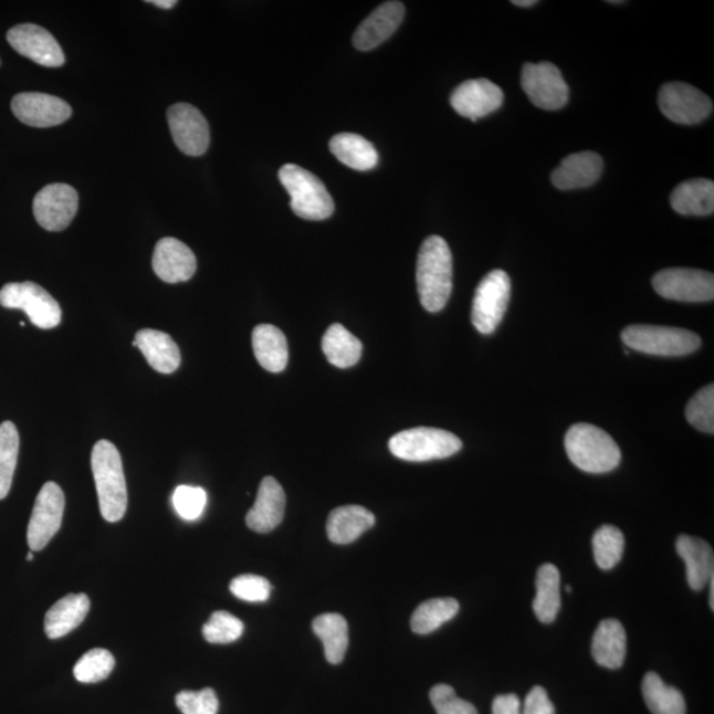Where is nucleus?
Returning a JSON list of instances; mask_svg holds the SVG:
<instances>
[{
    "instance_id": "1",
    "label": "nucleus",
    "mask_w": 714,
    "mask_h": 714,
    "mask_svg": "<svg viewBox=\"0 0 714 714\" xmlns=\"http://www.w3.org/2000/svg\"><path fill=\"white\" fill-rule=\"evenodd\" d=\"M417 288L421 305L429 313L441 312L453 292V255L440 235H430L421 245Z\"/></svg>"
},
{
    "instance_id": "2",
    "label": "nucleus",
    "mask_w": 714,
    "mask_h": 714,
    "mask_svg": "<svg viewBox=\"0 0 714 714\" xmlns=\"http://www.w3.org/2000/svg\"><path fill=\"white\" fill-rule=\"evenodd\" d=\"M92 470L101 515L109 523L123 521L127 510V487L123 460L112 442L101 440L94 444Z\"/></svg>"
},
{
    "instance_id": "3",
    "label": "nucleus",
    "mask_w": 714,
    "mask_h": 714,
    "mask_svg": "<svg viewBox=\"0 0 714 714\" xmlns=\"http://www.w3.org/2000/svg\"><path fill=\"white\" fill-rule=\"evenodd\" d=\"M565 450L573 464L590 474L610 473L622 460L621 449L611 435L590 423H576L568 430Z\"/></svg>"
},
{
    "instance_id": "4",
    "label": "nucleus",
    "mask_w": 714,
    "mask_h": 714,
    "mask_svg": "<svg viewBox=\"0 0 714 714\" xmlns=\"http://www.w3.org/2000/svg\"><path fill=\"white\" fill-rule=\"evenodd\" d=\"M279 177L292 199L290 206L298 218L321 221L334 213L332 195L314 174L290 164L281 168Z\"/></svg>"
},
{
    "instance_id": "5",
    "label": "nucleus",
    "mask_w": 714,
    "mask_h": 714,
    "mask_svg": "<svg viewBox=\"0 0 714 714\" xmlns=\"http://www.w3.org/2000/svg\"><path fill=\"white\" fill-rule=\"evenodd\" d=\"M462 447L460 437L435 428L403 430L389 440L390 453L408 462L443 460L456 454Z\"/></svg>"
},
{
    "instance_id": "6",
    "label": "nucleus",
    "mask_w": 714,
    "mask_h": 714,
    "mask_svg": "<svg viewBox=\"0 0 714 714\" xmlns=\"http://www.w3.org/2000/svg\"><path fill=\"white\" fill-rule=\"evenodd\" d=\"M626 346L638 353L657 356H685L696 353L702 339L684 328L632 325L623 329Z\"/></svg>"
},
{
    "instance_id": "7",
    "label": "nucleus",
    "mask_w": 714,
    "mask_h": 714,
    "mask_svg": "<svg viewBox=\"0 0 714 714\" xmlns=\"http://www.w3.org/2000/svg\"><path fill=\"white\" fill-rule=\"evenodd\" d=\"M0 305L18 308L29 316L33 326L55 328L62 323V307L45 288L35 282H12L0 290Z\"/></svg>"
},
{
    "instance_id": "8",
    "label": "nucleus",
    "mask_w": 714,
    "mask_h": 714,
    "mask_svg": "<svg viewBox=\"0 0 714 714\" xmlns=\"http://www.w3.org/2000/svg\"><path fill=\"white\" fill-rule=\"evenodd\" d=\"M511 296L510 275L501 269L490 272L475 290L471 321L483 335H490L501 325Z\"/></svg>"
},
{
    "instance_id": "9",
    "label": "nucleus",
    "mask_w": 714,
    "mask_h": 714,
    "mask_svg": "<svg viewBox=\"0 0 714 714\" xmlns=\"http://www.w3.org/2000/svg\"><path fill=\"white\" fill-rule=\"evenodd\" d=\"M65 496L55 482H46L36 497L27 529V542L32 552L43 550L62 527Z\"/></svg>"
},
{
    "instance_id": "10",
    "label": "nucleus",
    "mask_w": 714,
    "mask_h": 714,
    "mask_svg": "<svg viewBox=\"0 0 714 714\" xmlns=\"http://www.w3.org/2000/svg\"><path fill=\"white\" fill-rule=\"evenodd\" d=\"M652 286L665 300L711 302L714 298V275L697 269H664L653 275Z\"/></svg>"
},
{
    "instance_id": "11",
    "label": "nucleus",
    "mask_w": 714,
    "mask_h": 714,
    "mask_svg": "<svg viewBox=\"0 0 714 714\" xmlns=\"http://www.w3.org/2000/svg\"><path fill=\"white\" fill-rule=\"evenodd\" d=\"M658 104L664 116L679 125L703 123L713 111L712 99L706 94L678 81L660 87Z\"/></svg>"
},
{
    "instance_id": "12",
    "label": "nucleus",
    "mask_w": 714,
    "mask_h": 714,
    "mask_svg": "<svg viewBox=\"0 0 714 714\" xmlns=\"http://www.w3.org/2000/svg\"><path fill=\"white\" fill-rule=\"evenodd\" d=\"M522 87L532 104L543 111H560L569 101V86L560 70L552 63L525 64Z\"/></svg>"
},
{
    "instance_id": "13",
    "label": "nucleus",
    "mask_w": 714,
    "mask_h": 714,
    "mask_svg": "<svg viewBox=\"0 0 714 714\" xmlns=\"http://www.w3.org/2000/svg\"><path fill=\"white\" fill-rule=\"evenodd\" d=\"M168 126L179 150L190 157L206 154L211 143L210 126L203 114L190 104H175L167 112Z\"/></svg>"
},
{
    "instance_id": "14",
    "label": "nucleus",
    "mask_w": 714,
    "mask_h": 714,
    "mask_svg": "<svg viewBox=\"0 0 714 714\" xmlns=\"http://www.w3.org/2000/svg\"><path fill=\"white\" fill-rule=\"evenodd\" d=\"M78 210V195L63 183L49 185L33 199V214L45 231L60 232L69 228Z\"/></svg>"
},
{
    "instance_id": "15",
    "label": "nucleus",
    "mask_w": 714,
    "mask_h": 714,
    "mask_svg": "<svg viewBox=\"0 0 714 714\" xmlns=\"http://www.w3.org/2000/svg\"><path fill=\"white\" fill-rule=\"evenodd\" d=\"M7 42L20 55L46 69H59L65 63L64 52L52 33L36 24H19L7 32Z\"/></svg>"
},
{
    "instance_id": "16",
    "label": "nucleus",
    "mask_w": 714,
    "mask_h": 714,
    "mask_svg": "<svg viewBox=\"0 0 714 714\" xmlns=\"http://www.w3.org/2000/svg\"><path fill=\"white\" fill-rule=\"evenodd\" d=\"M503 101L504 94L501 87L487 78L464 81L455 87L450 97L453 109L474 123L500 109Z\"/></svg>"
},
{
    "instance_id": "17",
    "label": "nucleus",
    "mask_w": 714,
    "mask_h": 714,
    "mask_svg": "<svg viewBox=\"0 0 714 714\" xmlns=\"http://www.w3.org/2000/svg\"><path fill=\"white\" fill-rule=\"evenodd\" d=\"M12 113L32 127L62 125L72 116V107L64 99L45 93H20L12 98Z\"/></svg>"
},
{
    "instance_id": "18",
    "label": "nucleus",
    "mask_w": 714,
    "mask_h": 714,
    "mask_svg": "<svg viewBox=\"0 0 714 714\" xmlns=\"http://www.w3.org/2000/svg\"><path fill=\"white\" fill-rule=\"evenodd\" d=\"M198 262L193 252L185 242L174 238L158 241L153 254L155 274L167 284H178L193 277Z\"/></svg>"
},
{
    "instance_id": "19",
    "label": "nucleus",
    "mask_w": 714,
    "mask_h": 714,
    "mask_svg": "<svg viewBox=\"0 0 714 714\" xmlns=\"http://www.w3.org/2000/svg\"><path fill=\"white\" fill-rule=\"evenodd\" d=\"M403 15H406V7L401 2L380 4L357 27L354 45L364 52L377 49L399 29Z\"/></svg>"
},
{
    "instance_id": "20",
    "label": "nucleus",
    "mask_w": 714,
    "mask_h": 714,
    "mask_svg": "<svg viewBox=\"0 0 714 714\" xmlns=\"http://www.w3.org/2000/svg\"><path fill=\"white\" fill-rule=\"evenodd\" d=\"M286 495L284 489L273 476L261 482L258 500L246 515V525L259 534H267L284 521Z\"/></svg>"
},
{
    "instance_id": "21",
    "label": "nucleus",
    "mask_w": 714,
    "mask_h": 714,
    "mask_svg": "<svg viewBox=\"0 0 714 714\" xmlns=\"http://www.w3.org/2000/svg\"><path fill=\"white\" fill-rule=\"evenodd\" d=\"M602 171V158L597 153L582 151L565 158L550 179L558 190H578L595 185Z\"/></svg>"
},
{
    "instance_id": "22",
    "label": "nucleus",
    "mask_w": 714,
    "mask_h": 714,
    "mask_svg": "<svg viewBox=\"0 0 714 714\" xmlns=\"http://www.w3.org/2000/svg\"><path fill=\"white\" fill-rule=\"evenodd\" d=\"M676 550L686 565V579L695 591L703 590L714 577V556L711 545L703 538L682 535Z\"/></svg>"
},
{
    "instance_id": "23",
    "label": "nucleus",
    "mask_w": 714,
    "mask_h": 714,
    "mask_svg": "<svg viewBox=\"0 0 714 714\" xmlns=\"http://www.w3.org/2000/svg\"><path fill=\"white\" fill-rule=\"evenodd\" d=\"M144 354L150 367L159 374H174L180 366V349L166 333L158 329H140L133 343Z\"/></svg>"
},
{
    "instance_id": "24",
    "label": "nucleus",
    "mask_w": 714,
    "mask_h": 714,
    "mask_svg": "<svg viewBox=\"0 0 714 714\" xmlns=\"http://www.w3.org/2000/svg\"><path fill=\"white\" fill-rule=\"evenodd\" d=\"M91 610V599L84 592L69 595L60 599L46 611L44 630L50 639L69 636L77 629Z\"/></svg>"
},
{
    "instance_id": "25",
    "label": "nucleus",
    "mask_w": 714,
    "mask_h": 714,
    "mask_svg": "<svg viewBox=\"0 0 714 714\" xmlns=\"http://www.w3.org/2000/svg\"><path fill=\"white\" fill-rule=\"evenodd\" d=\"M628 638L621 622L617 619H605L598 624L592 637L591 653L596 662L605 669H621L628 651Z\"/></svg>"
},
{
    "instance_id": "26",
    "label": "nucleus",
    "mask_w": 714,
    "mask_h": 714,
    "mask_svg": "<svg viewBox=\"0 0 714 714\" xmlns=\"http://www.w3.org/2000/svg\"><path fill=\"white\" fill-rule=\"evenodd\" d=\"M375 522L372 512L361 505H343L329 514L327 535L335 544L354 543L364 532L372 528Z\"/></svg>"
},
{
    "instance_id": "27",
    "label": "nucleus",
    "mask_w": 714,
    "mask_h": 714,
    "mask_svg": "<svg viewBox=\"0 0 714 714\" xmlns=\"http://www.w3.org/2000/svg\"><path fill=\"white\" fill-rule=\"evenodd\" d=\"M252 345L255 359L269 372H282L287 366L288 347L284 333L273 325H260L253 329Z\"/></svg>"
},
{
    "instance_id": "28",
    "label": "nucleus",
    "mask_w": 714,
    "mask_h": 714,
    "mask_svg": "<svg viewBox=\"0 0 714 714\" xmlns=\"http://www.w3.org/2000/svg\"><path fill=\"white\" fill-rule=\"evenodd\" d=\"M673 211L685 216H708L714 212V183L710 179H692L679 185L671 195Z\"/></svg>"
},
{
    "instance_id": "29",
    "label": "nucleus",
    "mask_w": 714,
    "mask_h": 714,
    "mask_svg": "<svg viewBox=\"0 0 714 714\" xmlns=\"http://www.w3.org/2000/svg\"><path fill=\"white\" fill-rule=\"evenodd\" d=\"M561 577L554 564H544L536 576V598L534 611L538 621L554 623L561 609Z\"/></svg>"
},
{
    "instance_id": "30",
    "label": "nucleus",
    "mask_w": 714,
    "mask_h": 714,
    "mask_svg": "<svg viewBox=\"0 0 714 714\" xmlns=\"http://www.w3.org/2000/svg\"><path fill=\"white\" fill-rule=\"evenodd\" d=\"M329 150L343 165L356 171H369L379 164L375 146L357 134H338L329 140Z\"/></svg>"
},
{
    "instance_id": "31",
    "label": "nucleus",
    "mask_w": 714,
    "mask_h": 714,
    "mask_svg": "<svg viewBox=\"0 0 714 714\" xmlns=\"http://www.w3.org/2000/svg\"><path fill=\"white\" fill-rule=\"evenodd\" d=\"M313 630L325 647L328 663L339 664L346 657L348 649V623L346 618L336 612H326L316 617Z\"/></svg>"
},
{
    "instance_id": "32",
    "label": "nucleus",
    "mask_w": 714,
    "mask_h": 714,
    "mask_svg": "<svg viewBox=\"0 0 714 714\" xmlns=\"http://www.w3.org/2000/svg\"><path fill=\"white\" fill-rule=\"evenodd\" d=\"M322 349L333 366L349 368L359 363L363 345L347 328L339 325V323H335L323 336Z\"/></svg>"
},
{
    "instance_id": "33",
    "label": "nucleus",
    "mask_w": 714,
    "mask_h": 714,
    "mask_svg": "<svg viewBox=\"0 0 714 714\" xmlns=\"http://www.w3.org/2000/svg\"><path fill=\"white\" fill-rule=\"evenodd\" d=\"M643 699L652 714H685L682 692L666 685L655 672H649L642 683Z\"/></svg>"
},
{
    "instance_id": "34",
    "label": "nucleus",
    "mask_w": 714,
    "mask_h": 714,
    "mask_svg": "<svg viewBox=\"0 0 714 714\" xmlns=\"http://www.w3.org/2000/svg\"><path fill=\"white\" fill-rule=\"evenodd\" d=\"M458 611L460 603L454 598L429 599L416 609L410 626L416 634L427 636L453 619Z\"/></svg>"
},
{
    "instance_id": "35",
    "label": "nucleus",
    "mask_w": 714,
    "mask_h": 714,
    "mask_svg": "<svg viewBox=\"0 0 714 714\" xmlns=\"http://www.w3.org/2000/svg\"><path fill=\"white\" fill-rule=\"evenodd\" d=\"M19 433L11 421L0 426V501L10 494L19 455Z\"/></svg>"
},
{
    "instance_id": "36",
    "label": "nucleus",
    "mask_w": 714,
    "mask_h": 714,
    "mask_svg": "<svg viewBox=\"0 0 714 714\" xmlns=\"http://www.w3.org/2000/svg\"><path fill=\"white\" fill-rule=\"evenodd\" d=\"M624 544L622 531L615 525H602L598 528L592 537V550L598 567L602 570L616 568L622 560Z\"/></svg>"
},
{
    "instance_id": "37",
    "label": "nucleus",
    "mask_w": 714,
    "mask_h": 714,
    "mask_svg": "<svg viewBox=\"0 0 714 714\" xmlns=\"http://www.w3.org/2000/svg\"><path fill=\"white\" fill-rule=\"evenodd\" d=\"M116 665L112 652L104 649L87 651L73 669V675L80 683L94 684L109 678Z\"/></svg>"
},
{
    "instance_id": "38",
    "label": "nucleus",
    "mask_w": 714,
    "mask_h": 714,
    "mask_svg": "<svg viewBox=\"0 0 714 714\" xmlns=\"http://www.w3.org/2000/svg\"><path fill=\"white\" fill-rule=\"evenodd\" d=\"M244 632V623L228 611H214L203 626V637L212 644H228L238 641Z\"/></svg>"
},
{
    "instance_id": "39",
    "label": "nucleus",
    "mask_w": 714,
    "mask_h": 714,
    "mask_svg": "<svg viewBox=\"0 0 714 714\" xmlns=\"http://www.w3.org/2000/svg\"><path fill=\"white\" fill-rule=\"evenodd\" d=\"M686 420L703 433H714V387L713 384L700 389L685 409Z\"/></svg>"
},
{
    "instance_id": "40",
    "label": "nucleus",
    "mask_w": 714,
    "mask_h": 714,
    "mask_svg": "<svg viewBox=\"0 0 714 714\" xmlns=\"http://www.w3.org/2000/svg\"><path fill=\"white\" fill-rule=\"evenodd\" d=\"M207 501L206 490L201 487L179 486L172 495L175 511L188 522L198 521L203 515Z\"/></svg>"
},
{
    "instance_id": "41",
    "label": "nucleus",
    "mask_w": 714,
    "mask_h": 714,
    "mask_svg": "<svg viewBox=\"0 0 714 714\" xmlns=\"http://www.w3.org/2000/svg\"><path fill=\"white\" fill-rule=\"evenodd\" d=\"M229 589L242 601L265 602L271 597L272 585L264 577L242 575L232 579Z\"/></svg>"
},
{
    "instance_id": "42",
    "label": "nucleus",
    "mask_w": 714,
    "mask_h": 714,
    "mask_svg": "<svg viewBox=\"0 0 714 714\" xmlns=\"http://www.w3.org/2000/svg\"><path fill=\"white\" fill-rule=\"evenodd\" d=\"M175 703L183 714H218L219 712V699L212 689L180 692L175 697Z\"/></svg>"
},
{
    "instance_id": "43",
    "label": "nucleus",
    "mask_w": 714,
    "mask_h": 714,
    "mask_svg": "<svg viewBox=\"0 0 714 714\" xmlns=\"http://www.w3.org/2000/svg\"><path fill=\"white\" fill-rule=\"evenodd\" d=\"M430 702L437 714H477L473 704L456 696L453 686L438 684L430 691Z\"/></svg>"
},
{
    "instance_id": "44",
    "label": "nucleus",
    "mask_w": 714,
    "mask_h": 714,
    "mask_svg": "<svg viewBox=\"0 0 714 714\" xmlns=\"http://www.w3.org/2000/svg\"><path fill=\"white\" fill-rule=\"evenodd\" d=\"M522 714H556L555 705L543 686L537 685L532 689L525 697Z\"/></svg>"
},
{
    "instance_id": "45",
    "label": "nucleus",
    "mask_w": 714,
    "mask_h": 714,
    "mask_svg": "<svg viewBox=\"0 0 714 714\" xmlns=\"http://www.w3.org/2000/svg\"><path fill=\"white\" fill-rule=\"evenodd\" d=\"M493 714H522V703L514 693L496 696L493 703Z\"/></svg>"
},
{
    "instance_id": "46",
    "label": "nucleus",
    "mask_w": 714,
    "mask_h": 714,
    "mask_svg": "<svg viewBox=\"0 0 714 714\" xmlns=\"http://www.w3.org/2000/svg\"><path fill=\"white\" fill-rule=\"evenodd\" d=\"M151 3L154 6L159 7V9L164 10H171L172 7L177 6V0H153V2H147Z\"/></svg>"
},
{
    "instance_id": "47",
    "label": "nucleus",
    "mask_w": 714,
    "mask_h": 714,
    "mask_svg": "<svg viewBox=\"0 0 714 714\" xmlns=\"http://www.w3.org/2000/svg\"><path fill=\"white\" fill-rule=\"evenodd\" d=\"M512 4H515L517 7H525V9H527V7L535 6L537 4V2L536 0H514Z\"/></svg>"
},
{
    "instance_id": "48",
    "label": "nucleus",
    "mask_w": 714,
    "mask_h": 714,
    "mask_svg": "<svg viewBox=\"0 0 714 714\" xmlns=\"http://www.w3.org/2000/svg\"><path fill=\"white\" fill-rule=\"evenodd\" d=\"M710 585H711L710 605H711V609L713 610L714 609V577L711 579Z\"/></svg>"
},
{
    "instance_id": "49",
    "label": "nucleus",
    "mask_w": 714,
    "mask_h": 714,
    "mask_svg": "<svg viewBox=\"0 0 714 714\" xmlns=\"http://www.w3.org/2000/svg\"><path fill=\"white\" fill-rule=\"evenodd\" d=\"M27 560L32 561L33 560V552L30 550L29 556H27Z\"/></svg>"
},
{
    "instance_id": "50",
    "label": "nucleus",
    "mask_w": 714,
    "mask_h": 714,
    "mask_svg": "<svg viewBox=\"0 0 714 714\" xmlns=\"http://www.w3.org/2000/svg\"><path fill=\"white\" fill-rule=\"evenodd\" d=\"M567 591H568V592H571V588H570V586H569V585L567 586Z\"/></svg>"
}]
</instances>
